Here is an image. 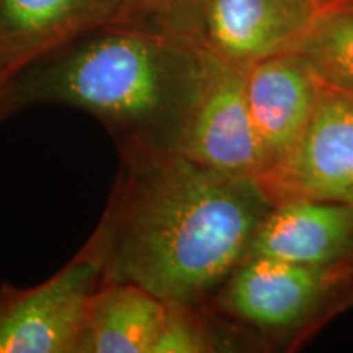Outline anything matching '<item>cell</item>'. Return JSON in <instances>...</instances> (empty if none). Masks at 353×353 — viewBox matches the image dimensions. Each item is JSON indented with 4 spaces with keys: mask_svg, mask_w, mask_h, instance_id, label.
I'll list each match as a JSON object with an SVG mask.
<instances>
[{
    "mask_svg": "<svg viewBox=\"0 0 353 353\" xmlns=\"http://www.w3.org/2000/svg\"><path fill=\"white\" fill-rule=\"evenodd\" d=\"M123 172L92 239L103 281L198 307L245 259L275 205L259 176L206 169L176 151L123 149Z\"/></svg>",
    "mask_w": 353,
    "mask_h": 353,
    "instance_id": "1",
    "label": "cell"
},
{
    "mask_svg": "<svg viewBox=\"0 0 353 353\" xmlns=\"http://www.w3.org/2000/svg\"><path fill=\"white\" fill-rule=\"evenodd\" d=\"M203 70L205 51L195 43L112 23L21 69L12 105H68L99 118L123 149L176 151Z\"/></svg>",
    "mask_w": 353,
    "mask_h": 353,
    "instance_id": "2",
    "label": "cell"
},
{
    "mask_svg": "<svg viewBox=\"0 0 353 353\" xmlns=\"http://www.w3.org/2000/svg\"><path fill=\"white\" fill-rule=\"evenodd\" d=\"M213 303L254 332L299 339L353 303V263L321 267L249 257L219 286Z\"/></svg>",
    "mask_w": 353,
    "mask_h": 353,
    "instance_id": "3",
    "label": "cell"
},
{
    "mask_svg": "<svg viewBox=\"0 0 353 353\" xmlns=\"http://www.w3.org/2000/svg\"><path fill=\"white\" fill-rule=\"evenodd\" d=\"M103 283L95 241L50 280L32 288L0 285V353H76L87 306Z\"/></svg>",
    "mask_w": 353,
    "mask_h": 353,
    "instance_id": "4",
    "label": "cell"
},
{
    "mask_svg": "<svg viewBox=\"0 0 353 353\" xmlns=\"http://www.w3.org/2000/svg\"><path fill=\"white\" fill-rule=\"evenodd\" d=\"M249 68L205 51L200 90L176 152L206 169L262 179L267 164L247 101Z\"/></svg>",
    "mask_w": 353,
    "mask_h": 353,
    "instance_id": "5",
    "label": "cell"
},
{
    "mask_svg": "<svg viewBox=\"0 0 353 353\" xmlns=\"http://www.w3.org/2000/svg\"><path fill=\"white\" fill-rule=\"evenodd\" d=\"M260 180L275 203L311 198L353 205V94L321 85L303 138Z\"/></svg>",
    "mask_w": 353,
    "mask_h": 353,
    "instance_id": "6",
    "label": "cell"
},
{
    "mask_svg": "<svg viewBox=\"0 0 353 353\" xmlns=\"http://www.w3.org/2000/svg\"><path fill=\"white\" fill-rule=\"evenodd\" d=\"M321 8L316 0H201L195 43L221 59L252 65L293 51Z\"/></svg>",
    "mask_w": 353,
    "mask_h": 353,
    "instance_id": "7",
    "label": "cell"
},
{
    "mask_svg": "<svg viewBox=\"0 0 353 353\" xmlns=\"http://www.w3.org/2000/svg\"><path fill=\"white\" fill-rule=\"evenodd\" d=\"M321 83L296 51L249 68L247 101L267 172L293 152L314 114Z\"/></svg>",
    "mask_w": 353,
    "mask_h": 353,
    "instance_id": "8",
    "label": "cell"
},
{
    "mask_svg": "<svg viewBox=\"0 0 353 353\" xmlns=\"http://www.w3.org/2000/svg\"><path fill=\"white\" fill-rule=\"evenodd\" d=\"M249 257L321 267L353 263V205L311 198L276 201L250 242Z\"/></svg>",
    "mask_w": 353,
    "mask_h": 353,
    "instance_id": "9",
    "label": "cell"
},
{
    "mask_svg": "<svg viewBox=\"0 0 353 353\" xmlns=\"http://www.w3.org/2000/svg\"><path fill=\"white\" fill-rule=\"evenodd\" d=\"M123 0H0V39L21 69L118 20Z\"/></svg>",
    "mask_w": 353,
    "mask_h": 353,
    "instance_id": "10",
    "label": "cell"
},
{
    "mask_svg": "<svg viewBox=\"0 0 353 353\" xmlns=\"http://www.w3.org/2000/svg\"><path fill=\"white\" fill-rule=\"evenodd\" d=\"M169 303L143 286L103 281L87 306L76 353H154Z\"/></svg>",
    "mask_w": 353,
    "mask_h": 353,
    "instance_id": "11",
    "label": "cell"
},
{
    "mask_svg": "<svg viewBox=\"0 0 353 353\" xmlns=\"http://www.w3.org/2000/svg\"><path fill=\"white\" fill-rule=\"evenodd\" d=\"M293 51L321 85L353 94V8H321Z\"/></svg>",
    "mask_w": 353,
    "mask_h": 353,
    "instance_id": "12",
    "label": "cell"
},
{
    "mask_svg": "<svg viewBox=\"0 0 353 353\" xmlns=\"http://www.w3.org/2000/svg\"><path fill=\"white\" fill-rule=\"evenodd\" d=\"M200 2L201 0H123L120 17L114 23L157 30L195 43Z\"/></svg>",
    "mask_w": 353,
    "mask_h": 353,
    "instance_id": "13",
    "label": "cell"
},
{
    "mask_svg": "<svg viewBox=\"0 0 353 353\" xmlns=\"http://www.w3.org/2000/svg\"><path fill=\"white\" fill-rule=\"evenodd\" d=\"M218 343L196 307L170 304L154 353H206L214 352Z\"/></svg>",
    "mask_w": 353,
    "mask_h": 353,
    "instance_id": "14",
    "label": "cell"
},
{
    "mask_svg": "<svg viewBox=\"0 0 353 353\" xmlns=\"http://www.w3.org/2000/svg\"><path fill=\"white\" fill-rule=\"evenodd\" d=\"M20 70L21 68L17 64V61L8 52L6 44L0 39V120H3L8 113L13 112V83H15V79L20 74Z\"/></svg>",
    "mask_w": 353,
    "mask_h": 353,
    "instance_id": "15",
    "label": "cell"
},
{
    "mask_svg": "<svg viewBox=\"0 0 353 353\" xmlns=\"http://www.w3.org/2000/svg\"><path fill=\"white\" fill-rule=\"evenodd\" d=\"M316 2H317V3H319V6H321V7H322V8H324V7H325V3H324V0H316Z\"/></svg>",
    "mask_w": 353,
    "mask_h": 353,
    "instance_id": "16",
    "label": "cell"
}]
</instances>
